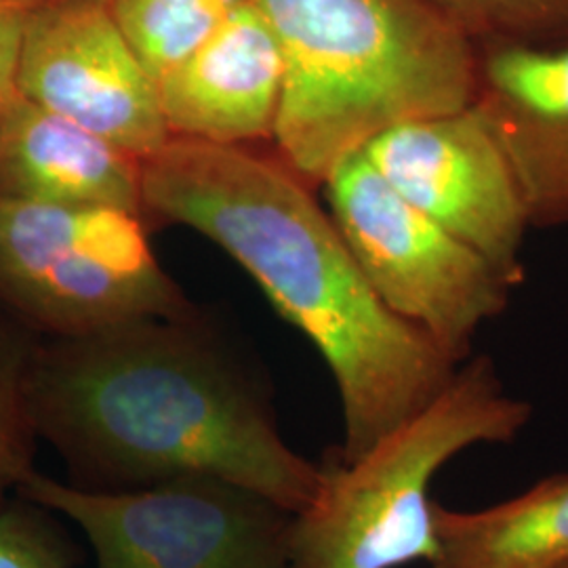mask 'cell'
<instances>
[{
    "label": "cell",
    "instance_id": "8fae6325",
    "mask_svg": "<svg viewBox=\"0 0 568 568\" xmlns=\"http://www.w3.org/2000/svg\"><path fill=\"white\" fill-rule=\"evenodd\" d=\"M471 105L514 169L530 227H568V47L478 49Z\"/></svg>",
    "mask_w": 568,
    "mask_h": 568
},
{
    "label": "cell",
    "instance_id": "277c9868",
    "mask_svg": "<svg viewBox=\"0 0 568 568\" xmlns=\"http://www.w3.org/2000/svg\"><path fill=\"white\" fill-rule=\"evenodd\" d=\"M532 406L511 396L490 356H469L448 386L356 462L326 448L321 487L288 528L286 568H398L434 562L429 485L478 445H509Z\"/></svg>",
    "mask_w": 568,
    "mask_h": 568
},
{
    "label": "cell",
    "instance_id": "2e32d148",
    "mask_svg": "<svg viewBox=\"0 0 568 568\" xmlns=\"http://www.w3.org/2000/svg\"><path fill=\"white\" fill-rule=\"evenodd\" d=\"M476 49H567L568 0H432Z\"/></svg>",
    "mask_w": 568,
    "mask_h": 568
},
{
    "label": "cell",
    "instance_id": "30bf717a",
    "mask_svg": "<svg viewBox=\"0 0 568 568\" xmlns=\"http://www.w3.org/2000/svg\"><path fill=\"white\" fill-rule=\"evenodd\" d=\"M284 60L255 0L239 9L159 82L171 138L217 145L274 140Z\"/></svg>",
    "mask_w": 568,
    "mask_h": 568
},
{
    "label": "cell",
    "instance_id": "8992f818",
    "mask_svg": "<svg viewBox=\"0 0 568 568\" xmlns=\"http://www.w3.org/2000/svg\"><path fill=\"white\" fill-rule=\"evenodd\" d=\"M16 495L81 528L95 568H286L295 511L217 476L100 493L34 469Z\"/></svg>",
    "mask_w": 568,
    "mask_h": 568
},
{
    "label": "cell",
    "instance_id": "ba28073f",
    "mask_svg": "<svg viewBox=\"0 0 568 568\" xmlns=\"http://www.w3.org/2000/svg\"><path fill=\"white\" fill-rule=\"evenodd\" d=\"M387 183L518 288L530 227L527 203L501 145L469 103L400 122L366 143Z\"/></svg>",
    "mask_w": 568,
    "mask_h": 568
},
{
    "label": "cell",
    "instance_id": "5b68a950",
    "mask_svg": "<svg viewBox=\"0 0 568 568\" xmlns=\"http://www.w3.org/2000/svg\"><path fill=\"white\" fill-rule=\"evenodd\" d=\"M192 310L154 257L140 213L0 199V312L37 337Z\"/></svg>",
    "mask_w": 568,
    "mask_h": 568
},
{
    "label": "cell",
    "instance_id": "7a4b0ae2",
    "mask_svg": "<svg viewBox=\"0 0 568 568\" xmlns=\"http://www.w3.org/2000/svg\"><path fill=\"white\" fill-rule=\"evenodd\" d=\"M142 199L222 246L321 352L339 392L344 462L419 415L462 365L387 307L314 185L278 154L171 138L142 161Z\"/></svg>",
    "mask_w": 568,
    "mask_h": 568
},
{
    "label": "cell",
    "instance_id": "9c48e42d",
    "mask_svg": "<svg viewBox=\"0 0 568 568\" xmlns=\"http://www.w3.org/2000/svg\"><path fill=\"white\" fill-rule=\"evenodd\" d=\"M23 98L145 161L171 140L159 84L124 39L108 0H47L21 34Z\"/></svg>",
    "mask_w": 568,
    "mask_h": 568
},
{
    "label": "cell",
    "instance_id": "52a82bcc",
    "mask_svg": "<svg viewBox=\"0 0 568 568\" xmlns=\"http://www.w3.org/2000/svg\"><path fill=\"white\" fill-rule=\"evenodd\" d=\"M323 187L333 222L377 295L466 363L478 331L508 310L516 286L408 203L363 150L337 164Z\"/></svg>",
    "mask_w": 568,
    "mask_h": 568
},
{
    "label": "cell",
    "instance_id": "9a60e30c",
    "mask_svg": "<svg viewBox=\"0 0 568 568\" xmlns=\"http://www.w3.org/2000/svg\"><path fill=\"white\" fill-rule=\"evenodd\" d=\"M39 339L0 312V501L37 469L39 436L32 424L28 384Z\"/></svg>",
    "mask_w": 568,
    "mask_h": 568
},
{
    "label": "cell",
    "instance_id": "6da1fadb",
    "mask_svg": "<svg viewBox=\"0 0 568 568\" xmlns=\"http://www.w3.org/2000/svg\"><path fill=\"white\" fill-rule=\"evenodd\" d=\"M28 400L72 487L119 493L217 476L288 511L321 487V466L284 440L262 373L196 307L41 337Z\"/></svg>",
    "mask_w": 568,
    "mask_h": 568
},
{
    "label": "cell",
    "instance_id": "ac0fdd59",
    "mask_svg": "<svg viewBox=\"0 0 568 568\" xmlns=\"http://www.w3.org/2000/svg\"><path fill=\"white\" fill-rule=\"evenodd\" d=\"M26 13L28 11L0 7V129L20 93L18 72Z\"/></svg>",
    "mask_w": 568,
    "mask_h": 568
},
{
    "label": "cell",
    "instance_id": "ffe728a7",
    "mask_svg": "<svg viewBox=\"0 0 568 568\" xmlns=\"http://www.w3.org/2000/svg\"><path fill=\"white\" fill-rule=\"evenodd\" d=\"M565 568H568V567H565Z\"/></svg>",
    "mask_w": 568,
    "mask_h": 568
},
{
    "label": "cell",
    "instance_id": "7c38bea8",
    "mask_svg": "<svg viewBox=\"0 0 568 568\" xmlns=\"http://www.w3.org/2000/svg\"><path fill=\"white\" fill-rule=\"evenodd\" d=\"M0 199L143 215L142 161L18 93L0 129Z\"/></svg>",
    "mask_w": 568,
    "mask_h": 568
},
{
    "label": "cell",
    "instance_id": "e0dca14e",
    "mask_svg": "<svg viewBox=\"0 0 568 568\" xmlns=\"http://www.w3.org/2000/svg\"><path fill=\"white\" fill-rule=\"evenodd\" d=\"M51 509L9 495L0 501V568H74L81 554Z\"/></svg>",
    "mask_w": 568,
    "mask_h": 568
},
{
    "label": "cell",
    "instance_id": "4fadbf2b",
    "mask_svg": "<svg viewBox=\"0 0 568 568\" xmlns=\"http://www.w3.org/2000/svg\"><path fill=\"white\" fill-rule=\"evenodd\" d=\"M432 518L438 541L432 568L568 567V471L480 511L434 499Z\"/></svg>",
    "mask_w": 568,
    "mask_h": 568
},
{
    "label": "cell",
    "instance_id": "d6986e66",
    "mask_svg": "<svg viewBox=\"0 0 568 568\" xmlns=\"http://www.w3.org/2000/svg\"><path fill=\"white\" fill-rule=\"evenodd\" d=\"M47 0H0V7H9V9H20V11H30L34 7H39Z\"/></svg>",
    "mask_w": 568,
    "mask_h": 568
},
{
    "label": "cell",
    "instance_id": "5bb4252c",
    "mask_svg": "<svg viewBox=\"0 0 568 568\" xmlns=\"http://www.w3.org/2000/svg\"><path fill=\"white\" fill-rule=\"evenodd\" d=\"M124 39L159 82L192 55L244 0H108Z\"/></svg>",
    "mask_w": 568,
    "mask_h": 568
},
{
    "label": "cell",
    "instance_id": "3957f363",
    "mask_svg": "<svg viewBox=\"0 0 568 568\" xmlns=\"http://www.w3.org/2000/svg\"><path fill=\"white\" fill-rule=\"evenodd\" d=\"M281 44L276 154L310 185L400 122L462 110L478 49L432 0H255Z\"/></svg>",
    "mask_w": 568,
    "mask_h": 568
}]
</instances>
